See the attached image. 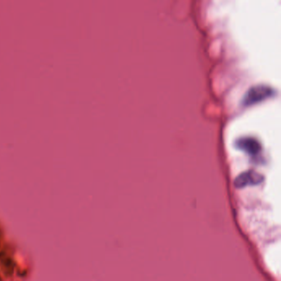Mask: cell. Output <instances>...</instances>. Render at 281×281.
Returning <instances> with one entry per match:
<instances>
[{
  "label": "cell",
  "mask_w": 281,
  "mask_h": 281,
  "mask_svg": "<svg viewBox=\"0 0 281 281\" xmlns=\"http://www.w3.org/2000/svg\"><path fill=\"white\" fill-rule=\"evenodd\" d=\"M275 95V89L268 85H256L248 89L243 96L242 104L243 106H251L259 103L266 99L270 98Z\"/></svg>",
  "instance_id": "1"
},
{
  "label": "cell",
  "mask_w": 281,
  "mask_h": 281,
  "mask_svg": "<svg viewBox=\"0 0 281 281\" xmlns=\"http://www.w3.org/2000/svg\"><path fill=\"white\" fill-rule=\"evenodd\" d=\"M262 180V176L254 171H249L241 174L236 181V184L238 186H244L248 183H257Z\"/></svg>",
  "instance_id": "3"
},
{
  "label": "cell",
  "mask_w": 281,
  "mask_h": 281,
  "mask_svg": "<svg viewBox=\"0 0 281 281\" xmlns=\"http://www.w3.org/2000/svg\"><path fill=\"white\" fill-rule=\"evenodd\" d=\"M235 146L237 149L253 157L259 155L262 152V145L260 142L253 137L239 138L235 141Z\"/></svg>",
  "instance_id": "2"
}]
</instances>
